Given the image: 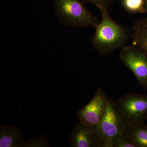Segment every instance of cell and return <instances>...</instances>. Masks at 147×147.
Returning a JSON list of instances; mask_svg holds the SVG:
<instances>
[{"label":"cell","mask_w":147,"mask_h":147,"mask_svg":"<svg viewBox=\"0 0 147 147\" xmlns=\"http://www.w3.org/2000/svg\"><path fill=\"white\" fill-rule=\"evenodd\" d=\"M113 147H134L127 140L125 139L122 136L118 137L115 140L113 145Z\"/></svg>","instance_id":"obj_14"},{"label":"cell","mask_w":147,"mask_h":147,"mask_svg":"<svg viewBox=\"0 0 147 147\" xmlns=\"http://www.w3.org/2000/svg\"><path fill=\"white\" fill-rule=\"evenodd\" d=\"M131 37L132 45L147 55V17L140 18L134 22Z\"/></svg>","instance_id":"obj_10"},{"label":"cell","mask_w":147,"mask_h":147,"mask_svg":"<svg viewBox=\"0 0 147 147\" xmlns=\"http://www.w3.org/2000/svg\"><path fill=\"white\" fill-rule=\"evenodd\" d=\"M145 1H146V8L147 11V0H145Z\"/></svg>","instance_id":"obj_15"},{"label":"cell","mask_w":147,"mask_h":147,"mask_svg":"<svg viewBox=\"0 0 147 147\" xmlns=\"http://www.w3.org/2000/svg\"><path fill=\"white\" fill-rule=\"evenodd\" d=\"M55 15L62 25L71 28H95L99 19L80 0H53Z\"/></svg>","instance_id":"obj_2"},{"label":"cell","mask_w":147,"mask_h":147,"mask_svg":"<svg viewBox=\"0 0 147 147\" xmlns=\"http://www.w3.org/2000/svg\"><path fill=\"white\" fill-rule=\"evenodd\" d=\"M107 97L101 88H98L92 100L77 112L80 122L86 125H96L106 113Z\"/></svg>","instance_id":"obj_6"},{"label":"cell","mask_w":147,"mask_h":147,"mask_svg":"<svg viewBox=\"0 0 147 147\" xmlns=\"http://www.w3.org/2000/svg\"><path fill=\"white\" fill-rule=\"evenodd\" d=\"M98 9L101 13V21L95 28L91 44L98 54L108 56L125 46L129 38L131 37V32L115 22L107 9Z\"/></svg>","instance_id":"obj_1"},{"label":"cell","mask_w":147,"mask_h":147,"mask_svg":"<svg viewBox=\"0 0 147 147\" xmlns=\"http://www.w3.org/2000/svg\"><path fill=\"white\" fill-rule=\"evenodd\" d=\"M25 144L23 134L18 129L7 125L1 126L0 147H23Z\"/></svg>","instance_id":"obj_9"},{"label":"cell","mask_w":147,"mask_h":147,"mask_svg":"<svg viewBox=\"0 0 147 147\" xmlns=\"http://www.w3.org/2000/svg\"><path fill=\"white\" fill-rule=\"evenodd\" d=\"M48 139L44 135L32 138L25 144L26 147H49Z\"/></svg>","instance_id":"obj_12"},{"label":"cell","mask_w":147,"mask_h":147,"mask_svg":"<svg viewBox=\"0 0 147 147\" xmlns=\"http://www.w3.org/2000/svg\"><path fill=\"white\" fill-rule=\"evenodd\" d=\"M122 136L134 147H147V125L144 123L125 126Z\"/></svg>","instance_id":"obj_8"},{"label":"cell","mask_w":147,"mask_h":147,"mask_svg":"<svg viewBox=\"0 0 147 147\" xmlns=\"http://www.w3.org/2000/svg\"><path fill=\"white\" fill-rule=\"evenodd\" d=\"M124 8L132 13H144L146 11L145 0H122Z\"/></svg>","instance_id":"obj_11"},{"label":"cell","mask_w":147,"mask_h":147,"mask_svg":"<svg viewBox=\"0 0 147 147\" xmlns=\"http://www.w3.org/2000/svg\"><path fill=\"white\" fill-rule=\"evenodd\" d=\"M115 106L125 126L144 123L147 120V95L125 94L115 102Z\"/></svg>","instance_id":"obj_3"},{"label":"cell","mask_w":147,"mask_h":147,"mask_svg":"<svg viewBox=\"0 0 147 147\" xmlns=\"http://www.w3.org/2000/svg\"><path fill=\"white\" fill-rule=\"evenodd\" d=\"M68 139L71 147H104L96 125H86L80 122L74 125Z\"/></svg>","instance_id":"obj_7"},{"label":"cell","mask_w":147,"mask_h":147,"mask_svg":"<svg viewBox=\"0 0 147 147\" xmlns=\"http://www.w3.org/2000/svg\"><path fill=\"white\" fill-rule=\"evenodd\" d=\"M107 102L105 116L96 125V129L102 140L104 147H113L115 140L122 136L125 125L116 111L115 102L107 97Z\"/></svg>","instance_id":"obj_4"},{"label":"cell","mask_w":147,"mask_h":147,"mask_svg":"<svg viewBox=\"0 0 147 147\" xmlns=\"http://www.w3.org/2000/svg\"><path fill=\"white\" fill-rule=\"evenodd\" d=\"M119 57L134 74L139 84L147 89V54L134 45H125L121 48Z\"/></svg>","instance_id":"obj_5"},{"label":"cell","mask_w":147,"mask_h":147,"mask_svg":"<svg viewBox=\"0 0 147 147\" xmlns=\"http://www.w3.org/2000/svg\"><path fill=\"white\" fill-rule=\"evenodd\" d=\"M115 0H82L83 3L93 5L98 8H105L108 9L113 3Z\"/></svg>","instance_id":"obj_13"}]
</instances>
